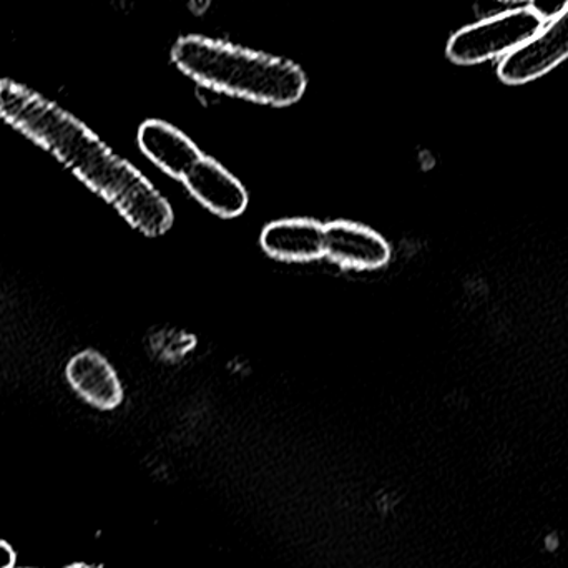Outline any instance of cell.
<instances>
[{
	"label": "cell",
	"mask_w": 568,
	"mask_h": 568,
	"mask_svg": "<svg viewBox=\"0 0 568 568\" xmlns=\"http://www.w3.org/2000/svg\"><path fill=\"white\" fill-rule=\"evenodd\" d=\"M529 7L546 23L566 12L568 0H529Z\"/></svg>",
	"instance_id": "30bf717a"
},
{
	"label": "cell",
	"mask_w": 568,
	"mask_h": 568,
	"mask_svg": "<svg viewBox=\"0 0 568 568\" xmlns=\"http://www.w3.org/2000/svg\"><path fill=\"white\" fill-rule=\"evenodd\" d=\"M389 242L376 230L356 222L324 225V258L347 272H374L390 262Z\"/></svg>",
	"instance_id": "5b68a950"
},
{
	"label": "cell",
	"mask_w": 568,
	"mask_h": 568,
	"mask_svg": "<svg viewBox=\"0 0 568 568\" xmlns=\"http://www.w3.org/2000/svg\"><path fill=\"white\" fill-rule=\"evenodd\" d=\"M16 562V552L9 544L0 540V568H12Z\"/></svg>",
	"instance_id": "8fae6325"
},
{
	"label": "cell",
	"mask_w": 568,
	"mask_h": 568,
	"mask_svg": "<svg viewBox=\"0 0 568 568\" xmlns=\"http://www.w3.org/2000/svg\"><path fill=\"white\" fill-rule=\"evenodd\" d=\"M182 182L200 205L220 219H236L248 209L245 185L212 156L203 155Z\"/></svg>",
	"instance_id": "8992f818"
},
{
	"label": "cell",
	"mask_w": 568,
	"mask_h": 568,
	"mask_svg": "<svg viewBox=\"0 0 568 568\" xmlns=\"http://www.w3.org/2000/svg\"><path fill=\"white\" fill-rule=\"evenodd\" d=\"M67 568H95V567L87 566V564H73V566H70Z\"/></svg>",
	"instance_id": "4fadbf2b"
},
{
	"label": "cell",
	"mask_w": 568,
	"mask_h": 568,
	"mask_svg": "<svg viewBox=\"0 0 568 568\" xmlns=\"http://www.w3.org/2000/svg\"><path fill=\"white\" fill-rule=\"evenodd\" d=\"M568 59V9L544 23L519 49L500 60L497 75L507 85H524L547 75Z\"/></svg>",
	"instance_id": "277c9868"
},
{
	"label": "cell",
	"mask_w": 568,
	"mask_h": 568,
	"mask_svg": "<svg viewBox=\"0 0 568 568\" xmlns=\"http://www.w3.org/2000/svg\"><path fill=\"white\" fill-rule=\"evenodd\" d=\"M65 377L72 389L97 409L112 410L122 404L123 386L119 374L97 351L75 354L67 364Z\"/></svg>",
	"instance_id": "9c48e42d"
},
{
	"label": "cell",
	"mask_w": 568,
	"mask_h": 568,
	"mask_svg": "<svg viewBox=\"0 0 568 568\" xmlns=\"http://www.w3.org/2000/svg\"><path fill=\"white\" fill-rule=\"evenodd\" d=\"M136 142L156 169L175 180H183L203 156L202 150L186 133L163 120L143 122Z\"/></svg>",
	"instance_id": "52a82bcc"
},
{
	"label": "cell",
	"mask_w": 568,
	"mask_h": 568,
	"mask_svg": "<svg viewBox=\"0 0 568 568\" xmlns=\"http://www.w3.org/2000/svg\"><path fill=\"white\" fill-rule=\"evenodd\" d=\"M172 60L200 85L262 105L290 106L306 92V73L291 60L210 37L176 40Z\"/></svg>",
	"instance_id": "7a4b0ae2"
},
{
	"label": "cell",
	"mask_w": 568,
	"mask_h": 568,
	"mask_svg": "<svg viewBox=\"0 0 568 568\" xmlns=\"http://www.w3.org/2000/svg\"><path fill=\"white\" fill-rule=\"evenodd\" d=\"M542 27V19L530 7L503 10L454 33L447 43V57L457 65L503 60L529 42Z\"/></svg>",
	"instance_id": "3957f363"
},
{
	"label": "cell",
	"mask_w": 568,
	"mask_h": 568,
	"mask_svg": "<svg viewBox=\"0 0 568 568\" xmlns=\"http://www.w3.org/2000/svg\"><path fill=\"white\" fill-rule=\"evenodd\" d=\"M260 245L276 262H317L324 258V223L314 219L276 220L263 229Z\"/></svg>",
	"instance_id": "ba28073f"
},
{
	"label": "cell",
	"mask_w": 568,
	"mask_h": 568,
	"mask_svg": "<svg viewBox=\"0 0 568 568\" xmlns=\"http://www.w3.org/2000/svg\"><path fill=\"white\" fill-rule=\"evenodd\" d=\"M0 116L72 170L136 232L155 239L172 229L175 212L162 192L55 103L19 83L0 80Z\"/></svg>",
	"instance_id": "6da1fadb"
},
{
	"label": "cell",
	"mask_w": 568,
	"mask_h": 568,
	"mask_svg": "<svg viewBox=\"0 0 568 568\" xmlns=\"http://www.w3.org/2000/svg\"><path fill=\"white\" fill-rule=\"evenodd\" d=\"M496 2L514 3V6H517V3L529 2V0H496Z\"/></svg>",
	"instance_id": "7c38bea8"
}]
</instances>
